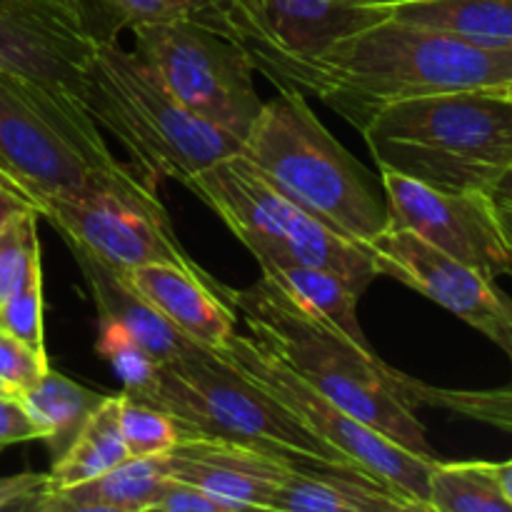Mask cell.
Here are the masks:
<instances>
[{"instance_id": "cell-1", "label": "cell", "mask_w": 512, "mask_h": 512, "mask_svg": "<svg viewBox=\"0 0 512 512\" xmlns=\"http://www.w3.org/2000/svg\"><path fill=\"white\" fill-rule=\"evenodd\" d=\"M268 80L278 90L315 95L363 133L380 110L405 100L505 88L512 80V50L480 48L388 15L315 58L280 65Z\"/></svg>"}, {"instance_id": "cell-2", "label": "cell", "mask_w": 512, "mask_h": 512, "mask_svg": "<svg viewBox=\"0 0 512 512\" xmlns=\"http://www.w3.org/2000/svg\"><path fill=\"white\" fill-rule=\"evenodd\" d=\"M215 293L243 318L250 338L283 360L305 383L425 460H435L425 425L415 405L405 398L398 370L390 368L373 345L355 343L338 325L313 313L303 303L260 280L250 288H228L210 275Z\"/></svg>"}, {"instance_id": "cell-3", "label": "cell", "mask_w": 512, "mask_h": 512, "mask_svg": "<svg viewBox=\"0 0 512 512\" xmlns=\"http://www.w3.org/2000/svg\"><path fill=\"white\" fill-rule=\"evenodd\" d=\"M360 135L380 170L450 193H490L512 163V100L503 88L425 95L380 110Z\"/></svg>"}, {"instance_id": "cell-4", "label": "cell", "mask_w": 512, "mask_h": 512, "mask_svg": "<svg viewBox=\"0 0 512 512\" xmlns=\"http://www.w3.org/2000/svg\"><path fill=\"white\" fill-rule=\"evenodd\" d=\"M78 98L153 188L163 180L188 185L193 175L243 148L228 130L183 108L155 70L115 38H98Z\"/></svg>"}, {"instance_id": "cell-5", "label": "cell", "mask_w": 512, "mask_h": 512, "mask_svg": "<svg viewBox=\"0 0 512 512\" xmlns=\"http://www.w3.org/2000/svg\"><path fill=\"white\" fill-rule=\"evenodd\" d=\"M240 155L343 238L370 248L388 230L383 183L335 140L300 90H280L263 103Z\"/></svg>"}, {"instance_id": "cell-6", "label": "cell", "mask_w": 512, "mask_h": 512, "mask_svg": "<svg viewBox=\"0 0 512 512\" xmlns=\"http://www.w3.org/2000/svg\"><path fill=\"white\" fill-rule=\"evenodd\" d=\"M128 395L170 415L180 435L225 440L293 463L355 465L213 350L198 348L158 365L155 378Z\"/></svg>"}, {"instance_id": "cell-7", "label": "cell", "mask_w": 512, "mask_h": 512, "mask_svg": "<svg viewBox=\"0 0 512 512\" xmlns=\"http://www.w3.org/2000/svg\"><path fill=\"white\" fill-rule=\"evenodd\" d=\"M115 165L73 90L0 70V180L35 213Z\"/></svg>"}, {"instance_id": "cell-8", "label": "cell", "mask_w": 512, "mask_h": 512, "mask_svg": "<svg viewBox=\"0 0 512 512\" xmlns=\"http://www.w3.org/2000/svg\"><path fill=\"white\" fill-rule=\"evenodd\" d=\"M185 188L198 195L258 265H313L330 270L358 295L380 278L373 250L343 238L280 193L240 153L193 175Z\"/></svg>"}, {"instance_id": "cell-9", "label": "cell", "mask_w": 512, "mask_h": 512, "mask_svg": "<svg viewBox=\"0 0 512 512\" xmlns=\"http://www.w3.org/2000/svg\"><path fill=\"white\" fill-rule=\"evenodd\" d=\"M68 245L88 250L118 273L143 265H180L200 270L175 235L158 188L145 183L133 165H115L78 190L38 208Z\"/></svg>"}, {"instance_id": "cell-10", "label": "cell", "mask_w": 512, "mask_h": 512, "mask_svg": "<svg viewBox=\"0 0 512 512\" xmlns=\"http://www.w3.org/2000/svg\"><path fill=\"white\" fill-rule=\"evenodd\" d=\"M135 53L183 108L243 143L263 110L248 50L203 20L135 25Z\"/></svg>"}, {"instance_id": "cell-11", "label": "cell", "mask_w": 512, "mask_h": 512, "mask_svg": "<svg viewBox=\"0 0 512 512\" xmlns=\"http://www.w3.org/2000/svg\"><path fill=\"white\" fill-rule=\"evenodd\" d=\"M213 353L223 358L230 368L238 370L243 378H248L255 388L278 400L300 425H305L323 443L345 455L350 463L360 465L375 478L408 495L420 512H430L428 475L438 458H420L380 430L350 415L313 385L305 383L295 370H290L263 345L255 343L250 335L235 333L225 348L213 350Z\"/></svg>"}, {"instance_id": "cell-12", "label": "cell", "mask_w": 512, "mask_h": 512, "mask_svg": "<svg viewBox=\"0 0 512 512\" xmlns=\"http://www.w3.org/2000/svg\"><path fill=\"white\" fill-rule=\"evenodd\" d=\"M388 10L343 0H213L203 23L233 35L268 78L293 60L315 58L335 40L388 18Z\"/></svg>"}, {"instance_id": "cell-13", "label": "cell", "mask_w": 512, "mask_h": 512, "mask_svg": "<svg viewBox=\"0 0 512 512\" xmlns=\"http://www.w3.org/2000/svg\"><path fill=\"white\" fill-rule=\"evenodd\" d=\"M380 275L395 278L483 333L512 365V298L483 270L450 258L410 230L388 228L370 243Z\"/></svg>"}, {"instance_id": "cell-14", "label": "cell", "mask_w": 512, "mask_h": 512, "mask_svg": "<svg viewBox=\"0 0 512 512\" xmlns=\"http://www.w3.org/2000/svg\"><path fill=\"white\" fill-rule=\"evenodd\" d=\"M380 183L388 200V228L410 230L490 278L512 280V245L488 193H450L393 170H383Z\"/></svg>"}, {"instance_id": "cell-15", "label": "cell", "mask_w": 512, "mask_h": 512, "mask_svg": "<svg viewBox=\"0 0 512 512\" xmlns=\"http://www.w3.org/2000/svg\"><path fill=\"white\" fill-rule=\"evenodd\" d=\"M100 35L75 0H0V70L78 95Z\"/></svg>"}, {"instance_id": "cell-16", "label": "cell", "mask_w": 512, "mask_h": 512, "mask_svg": "<svg viewBox=\"0 0 512 512\" xmlns=\"http://www.w3.org/2000/svg\"><path fill=\"white\" fill-rule=\"evenodd\" d=\"M293 460L275 458L245 445L180 435L165 453L173 480L198 485L245 510H270L280 478Z\"/></svg>"}, {"instance_id": "cell-17", "label": "cell", "mask_w": 512, "mask_h": 512, "mask_svg": "<svg viewBox=\"0 0 512 512\" xmlns=\"http://www.w3.org/2000/svg\"><path fill=\"white\" fill-rule=\"evenodd\" d=\"M135 293L180 335L205 350H220L235 335V313L210 285V275L180 265H143L123 273Z\"/></svg>"}, {"instance_id": "cell-18", "label": "cell", "mask_w": 512, "mask_h": 512, "mask_svg": "<svg viewBox=\"0 0 512 512\" xmlns=\"http://www.w3.org/2000/svg\"><path fill=\"white\" fill-rule=\"evenodd\" d=\"M270 510L278 512H420L418 505L360 465L290 463Z\"/></svg>"}, {"instance_id": "cell-19", "label": "cell", "mask_w": 512, "mask_h": 512, "mask_svg": "<svg viewBox=\"0 0 512 512\" xmlns=\"http://www.w3.org/2000/svg\"><path fill=\"white\" fill-rule=\"evenodd\" d=\"M73 260L78 263L90 293H93L95 308H98L100 320L118 323L120 328L128 330L140 345L150 353V358L158 365L173 363V360L185 358L195 353L200 345L180 335L168 320L160 313H155L138 293L133 285L125 280L123 273L105 265L103 260L95 258L88 250L78 245H68Z\"/></svg>"}, {"instance_id": "cell-20", "label": "cell", "mask_w": 512, "mask_h": 512, "mask_svg": "<svg viewBox=\"0 0 512 512\" xmlns=\"http://www.w3.org/2000/svg\"><path fill=\"white\" fill-rule=\"evenodd\" d=\"M168 480L165 455L128 458L73 488L45 490L33 512H150Z\"/></svg>"}, {"instance_id": "cell-21", "label": "cell", "mask_w": 512, "mask_h": 512, "mask_svg": "<svg viewBox=\"0 0 512 512\" xmlns=\"http://www.w3.org/2000/svg\"><path fill=\"white\" fill-rule=\"evenodd\" d=\"M390 15L443 30L480 48L512 50V0H423L400 5Z\"/></svg>"}, {"instance_id": "cell-22", "label": "cell", "mask_w": 512, "mask_h": 512, "mask_svg": "<svg viewBox=\"0 0 512 512\" xmlns=\"http://www.w3.org/2000/svg\"><path fill=\"white\" fill-rule=\"evenodd\" d=\"M130 455L120 433V393L108 395L98 405L70 448L53 460L48 470V490L73 488L108 473Z\"/></svg>"}, {"instance_id": "cell-23", "label": "cell", "mask_w": 512, "mask_h": 512, "mask_svg": "<svg viewBox=\"0 0 512 512\" xmlns=\"http://www.w3.org/2000/svg\"><path fill=\"white\" fill-rule=\"evenodd\" d=\"M20 398L43 428V443L48 445L50 458L58 460L108 395L50 368L33 388L20 393Z\"/></svg>"}, {"instance_id": "cell-24", "label": "cell", "mask_w": 512, "mask_h": 512, "mask_svg": "<svg viewBox=\"0 0 512 512\" xmlns=\"http://www.w3.org/2000/svg\"><path fill=\"white\" fill-rule=\"evenodd\" d=\"M263 278L283 288L285 293L293 295L298 303L313 313L323 315L333 325H338L348 338L355 343L370 345L365 338L358 320V300L360 295L350 288L345 280L333 275L330 270L313 268V265H260Z\"/></svg>"}, {"instance_id": "cell-25", "label": "cell", "mask_w": 512, "mask_h": 512, "mask_svg": "<svg viewBox=\"0 0 512 512\" xmlns=\"http://www.w3.org/2000/svg\"><path fill=\"white\" fill-rule=\"evenodd\" d=\"M430 512H512L503 498L495 463L435 460L428 475Z\"/></svg>"}, {"instance_id": "cell-26", "label": "cell", "mask_w": 512, "mask_h": 512, "mask_svg": "<svg viewBox=\"0 0 512 512\" xmlns=\"http://www.w3.org/2000/svg\"><path fill=\"white\" fill-rule=\"evenodd\" d=\"M398 383L405 398L415 408H440L460 418L490 425L512 435V380L503 388L463 390V388H435V385L415 380L398 370Z\"/></svg>"}, {"instance_id": "cell-27", "label": "cell", "mask_w": 512, "mask_h": 512, "mask_svg": "<svg viewBox=\"0 0 512 512\" xmlns=\"http://www.w3.org/2000/svg\"><path fill=\"white\" fill-rule=\"evenodd\" d=\"M120 433L130 458L165 455L180 440V430L170 415L125 390L120 393Z\"/></svg>"}, {"instance_id": "cell-28", "label": "cell", "mask_w": 512, "mask_h": 512, "mask_svg": "<svg viewBox=\"0 0 512 512\" xmlns=\"http://www.w3.org/2000/svg\"><path fill=\"white\" fill-rule=\"evenodd\" d=\"M38 263V213L23 210L0 228V303L23 285Z\"/></svg>"}, {"instance_id": "cell-29", "label": "cell", "mask_w": 512, "mask_h": 512, "mask_svg": "<svg viewBox=\"0 0 512 512\" xmlns=\"http://www.w3.org/2000/svg\"><path fill=\"white\" fill-rule=\"evenodd\" d=\"M95 350L108 360L110 368L123 380L125 393L143 390L158 373V363L150 358L148 350L128 330L110 320H100V338Z\"/></svg>"}, {"instance_id": "cell-30", "label": "cell", "mask_w": 512, "mask_h": 512, "mask_svg": "<svg viewBox=\"0 0 512 512\" xmlns=\"http://www.w3.org/2000/svg\"><path fill=\"white\" fill-rule=\"evenodd\" d=\"M3 330L25 340L33 348L45 350L43 330V270L40 263L30 270L18 290L0 303Z\"/></svg>"}, {"instance_id": "cell-31", "label": "cell", "mask_w": 512, "mask_h": 512, "mask_svg": "<svg viewBox=\"0 0 512 512\" xmlns=\"http://www.w3.org/2000/svg\"><path fill=\"white\" fill-rule=\"evenodd\" d=\"M118 25L170 23V20H205L213 0H103Z\"/></svg>"}, {"instance_id": "cell-32", "label": "cell", "mask_w": 512, "mask_h": 512, "mask_svg": "<svg viewBox=\"0 0 512 512\" xmlns=\"http://www.w3.org/2000/svg\"><path fill=\"white\" fill-rule=\"evenodd\" d=\"M48 370L50 363L45 350L33 348L0 328V380H5L20 395L33 388Z\"/></svg>"}, {"instance_id": "cell-33", "label": "cell", "mask_w": 512, "mask_h": 512, "mask_svg": "<svg viewBox=\"0 0 512 512\" xmlns=\"http://www.w3.org/2000/svg\"><path fill=\"white\" fill-rule=\"evenodd\" d=\"M150 512H240V508L220 495L205 493L198 485L170 478Z\"/></svg>"}, {"instance_id": "cell-34", "label": "cell", "mask_w": 512, "mask_h": 512, "mask_svg": "<svg viewBox=\"0 0 512 512\" xmlns=\"http://www.w3.org/2000/svg\"><path fill=\"white\" fill-rule=\"evenodd\" d=\"M43 428L30 415L20 395H0V450L8 445L43 440Z\"/></svg>"}, {"instance_id": "cell-35", "label": "cell", "mask_w": 512, "mask_h": 512, "mask_svg": "<svg viewBox=\"0 0 512 512\" xmlns=\"http://www.w3.org/2000/svg\"><path fill=\"white\" fill-rule=\"evenodd\" d=\"M48 490V473H15L0 478V510L33 512L40 495Z\"/></svg>"}, {"instance_id": "cell-36", "label": "cell", "mask_w": 512, "mask_h": 512, "mask_svg": "<svg viewBox=\"0 0 512 512\" xmlns=\"http://www.w3.org/2000/svg\"><path fill=\"white\" fill-rule=\"evenodd\" d=\"M23 210H33V208H30L28 200L20 198L15 190H10L8 185L0 180V228H3L10 218H15L18 213H23Z\"/></svg>"}, {"instance_id": "cell-37", "label": "cell", "mask_w": 512, "mask_h": 512, "mask_svg": "<svg viewBox=\"0 0 512 512\" xmlns=\"http://www.w3.org/2000/svg\"><path fill=\"white\" fill-rule=\"evenodd\" d=\"M490 198L498 205H505V208H512V163L500 173V178L495 180L493 190H490Z\"/></svg>"}, {"instance_id": "cell-38", "label": "cell", "mask_w": 512, "mask_h": 512, "mask_svg": "<svg viewBox=\"0 0 512 512\" xmlns=\"http://www.w3.org/2000/svg\"><path fill=\"white\" fill-rule=\"evenodd\" d=\"M345 5H358V8H375V10H395L400 5L423 3V0H343Z\"/></svg>"}, {"instance_id": "cell-39", "label": "cell", "mask_w": 512, "mask_h": 512, "mask_svg": "<svg viewBox=\"0 0 512 512\" xmlns=\"http://www.w3.org/2000/svg\"><path fill=\"white\" fill-rule=\"evenodd\" d=\"M495 475H498L500 490H503V498L508 500L512 510V460H505V463H495Z\"/></svg>"}, {"instance_id": "cell-40", "label": "cell", "mask_w": 512, "mask_h": 512, "mask_svg": "<svg viewBox=\"0 0 512 512\" xmlns=\"http://www.w3.org/2000/svg\"><path fill=\"white\" fill-rule=\"evenodd\" d=\"M495 210H498V220H500V228H503L505 238L512 245V208H505V205L495 203Z\"/></svg>"}, {"instance_id": "cell-41", "label": "cell", "mask_w": 512, "mask_h": 512, "mask_svg": "<svg viewBox=\"0 0 512 512\" xmlns=\"http://www.w3.org/2000/svg\"><path fill=\"white\" fill-rule=\"evenodd\" d=\"M0 395H18V393H15V390L10 388V385L5 383V380H0Z\"/></svg>"}, {"instance_id": "cell-42", "label": "cell", "mask_w": 512, "mask_h": 512, "mask_svg": "<svg viewBox=\"0 0 512 512\" xmlns=\"http://www.w3.org/2000/svg\"><path fill=\"white\" fill-rule=\"evenodd\" d=\"M503 93H505V95H508V98L512 100V80H510V83H508V85H505V88H503Z\"/></svg>"}, {"instance_id": "cell-43", "label": "cell", "mask_w": 512, "mask_h": 512, "mask_svg": "<svg viewBox=\"0 0 512 512\" xmlns=\"http://www.w3.org/2000/svg\"><path fill=\"white\" fill-rule=\"evenodd\" d=\"M0 328H3V318H0Z\"/></svg>"}, {"instance_id": "cell-44", "label": "cell", "mask_w": 512, "mask_h": 512, "mask_svg": "<svg viewBox=\"0 0 512 512\" xmlns=\"http://www.w3.org/2000/svg\"><path fill=\"white\" fill-rule=\"evenodd\" d=\"M75 3H83V0H75Z\"/></svg>"}]
</instances>
